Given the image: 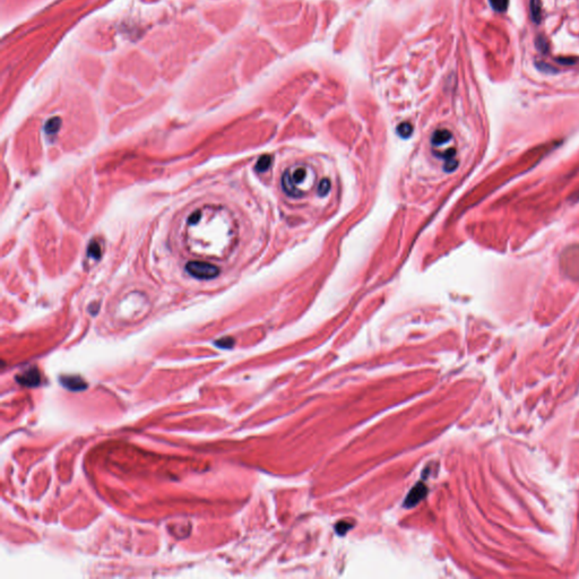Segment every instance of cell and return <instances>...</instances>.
I'll use <instances>...</instances> for the list:
<instances>
[{
    "instance_id": "cell-8",
    "label": "cell",
    "mask_w": 579,
    "mask_h": 579,
    "mask_svg": "<svg viewBox=\"0 0 579 579\" xmlns=\"http://www.w3.org/2000/svg\"><path fill=\"white\" fill-rule=\"evenodd\" d=\"M491 7H492L495 12L503 13L507 11L509 6V0H489Z\"/></svg>"
},
{
    "instance_id": "cell-4",
    "label": "cell",
    "mask_w": 579,
    "mask_h": 579,
    "mask_svg": "<svg viewBox=\"0 0 579 579\" xmlns=\"http://www.w3.org/2000/svg\"><path fill=\"white\" fill-rule=\"evenodd\" d=\"M426 494V486L419 483L417 485H415L414 488L411 490V492L408 493L407 498L405 500V506L406 507H413L415 506L417 502H420L422 499L424 498V495Z\"/></svg>"
},
{
    "instance_id": "cell-6",
    "label": "cell",
    "mask_w": 579,
    "mask_h": 579,
    "mask_svg": "<svg viewBox=\"0 0 579 579\" xmlns=\"http://www.w3.org/2000/svg\"><path fill=\"white\" fill-rule=\"evenodd\" d=\"M62 384H65L67 388L71 390H81L86 387V384H84L83 379L76 378V377H69V378H63Z\"/></svg>"
},
{
    "instance_id": "cell-7",
    "label": "cell",
    "mask_w": 579,
    "mask_h": 579,
    "mask_svg": "<svg viewBox=\"0 0 579 579\" xmlns=\"http://www.w3.org/2000/svg\"><path fill=\"white\" fill-rule=\"evenodd\" d=\"M541 8V0H531V16L533 22L536 23V24H539L542 18Z\"/></svg>"
},
{
    "instance_id": "cell-9",
    "label": "cell",
    "mask_w": 579,
    "mask_h": 579,
    "mask_svg": "<svg viewBox=\"0 0 579 579\" xmlns=\"http://www.w3.org/2000/svg\"><path fill=\"white\" fill-rule=\"evenodd\" d=\"M89 257L94 259H99L101 257V247L98 241H92L89 246V250H87Z\"/></svg>"
},
{
    "instance_id": "cell-10",
    "label": "cell",
    "mask_w": 579,
    "mask_h": 579,
    "mask_svg": "<svg viewBox=\"0 0 579 579\" xmlns=\"http://www.w3.org/2000/svg\"><path fill=\"white\" fill-rule=\"evenodd\" d=\"M59 127H60V119L53 118V119H51V120H49L47 122V126H45V131H47V134H56V132L59 130Z\"/></svg>"
},
{
    "instance_id": "cell-3",
    "label": "cell",
    "mask_w": 579,
    "mask_h": 579,
    "mask_svg": "<svg viewBox=\"0 0 579 579\" xmlns=\"http://www.w3.org/2000/svg\"><path fill=\"white\" fill-rule=\"evenodd\" d=\"M186 269L191 276L199 279H212L220 274V269L216 266L205 261H190L186 265Z\"/></svg>"
},
{
    "instance_id": "cell-11",
    "label": "cell",
    "mask_w": 579,
    "mask_h": 579,
    "mask_svg": "<svg viewBox=\"0 0 579 579\" xmlns=\"http://www.w3.org/2000/svg\"><path fill=\"white\" fill-rule=\"evenodd\" d=\"M535 45H536V49L539 50V51L542 52V53H545L546 51H548V49H549L548 42H546V40H545L542 35L537 36V38H536V40H535Z\"/></svg>"
},
{
    "instance_id": "cell-2",
    "label": "cell",
    "mask_w": 579,
    "mask_h": 579,
    "mask_svg": "<svg viewBox=\"0 0 579 579\" xmlns=\"http://www.w3.org/2000/svg\"><path fill=\"white\" fill-rule=\"evenodd\" d=\"M452 140L453 134L444 128L436 130L431 136L432 153L439 159L444 160L445 170L447 172H453L458 165V162L455 159L456 158V150H455V147L449 146Z\"/></svg>"
},
{
    "instance_id": "cell-5",
    "label": "cell",
    "mask_w": 579,
    "mask_h": 579,
    "mask_svg": "<svg viewBox=\"0 0 579 579\" xmlns=\"http://www.w3.org/2000/svg\"><path fill=\"white\" fill-rule=\"evenodd\" d=\"M17 381L24 386L33 387V386L39 385V383H40V374L36 369L27 370L22 376L17 377Z\"/></svg>"
},
{
    "instance_id": "cell-15",
    "label": "cell",
    "mask_w": 579,
    "mask_h": 579,
    "mask_svg": "<svg viewBox=\"0 0 579 579\" xmlns=\"http://www.w3.org/2000/svg\"><path fill=\"white\" fill-rule=\"evenodd\" d=\"M537 68H539L540 70H543V71H545V70L555 71V69H554L553 67H550V66H548V65H546V63H544V62L541 63V65H537Z\"/></svg>"
},
{
    "instance_id": "cell-13",
    "label": "cell",
    "mask_w": 579,
    "mask_h": 579,
    "mask_svg": "<svg viewBox=\"0 0 579 579\" xmlns=\"http://www.w3.org/2000/svg\"><path fill=\"white\" fill-rule=\"evenodd\" d=\"M397 130H398V134H399V135H401L402 137H405V138H406V137H408V136L411 135V132H412V126L410 125V123H402V125L398 127Z\"/></svg>"
},
{
    "instance_id": "cell-14",
    "label": "cell",
    "mask_w": 579,
    "mask_h": 579,
    "mask_svg": "<svg viewBox=\"0 0 579 579\" xmlns=\"http://www.w3.org/2000/svg\"><path fill=\"white\" fill-rule=\"evenodd\" d=\"M269 161H270L269 158H266V156L265 158H261L259 160V162L257 163V170H258V171H265V170L268 168Z\"/></svg>"
},
{
    "instance_id": "cell-1",
    "label": "cell",
    "mask_w": 579,
    "mask_h": 579,
    "mask_svg": "<svg viewBox=\"0 0 579 579\" xmlns=\"http://www.w3.org/2000/svg\"><path fill=\"white\" fill-rule=\"evenodd\" d=\"M317 176L309 164L299 163L288 168L281 179L282 189L293 198H302L310 194L316 186Z\"/></svg>"
},
{
    "instance_id": "cell-12",
    "label": "cell",
    "mask_w": 579,
    "mask_h": 579,
    "mask_svg": "<svg viewBox=\"0 0 579 579\" xmlns=\"http://www.w3.org/2000/svg\"><path fill=\"white\" fill-rule=\"evenodd\" d=\"M329 189H330V182H329V180H328V179H324V180L321 181V182L319 183V186H318V194H319L320 196L327 195V192L329 191Z\"/></svg>"
}]
</instances>
